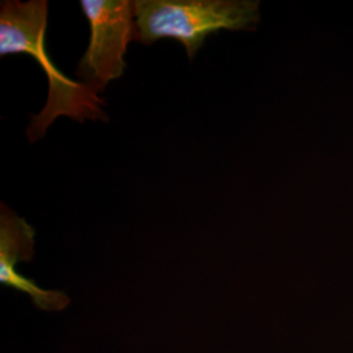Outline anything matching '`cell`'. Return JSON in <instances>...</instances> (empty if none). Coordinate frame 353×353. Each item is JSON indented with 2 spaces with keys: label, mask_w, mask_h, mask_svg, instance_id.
Returning a JSON list of instances; mask_svg holds the SVG:
<instances>
[{
  "label": "cell",
  "mask_w": 353,
  "mask_h": 353,
  "mask_svg": "<svg viewBox=\"0 0 353 353\" xmlns=\"http://www.w3.org/2000/svg\"><path fill=\"white\" fill-rule=\"evenodd\" d=\"M48 8L46 0L1 1L0 7V57L30 55L49 80L46 105L37 115H32L26 128L30 143L41 139L58 117H68L80 123L85 119L108 122L100 96L81 81L63 75L51 62L45 48Z\"/></svg>",
  "instance_id": "cell-1"
},
{
  "label": "cell",
  "mask_w": 353,
  "mask_h": 353,
  "mask_svg": "<svg viewBox=\"0 0 353 353\" xmlns=\"http://www.w3.org/2000/svg\"><path fill=\"white\" fill-rule=\"evenodd\" d=\"M135 41L181 42L194 59L207 37L220 30L252 29L259 21L258 1L249 0H135Z\"/></svg>",
  "instance_id": "cell-2"
},
{
  "label": "cell",
  "mask_w": 353,
  "mask_h": 353,
  "mask_svg": "<svg viewBox=\"0 0 353 353\" xmlns=\"http://www.w3.org/2000/svg\"><path fill=\"white\" fill-rule=\"evenodd\" d=\"M90 37L75 74L97 94L122 77L126 70L125 54L135 39V10L130 0H81Z\"/></svg>",
  "instance_id": "cell-3"
}]
</instances>
